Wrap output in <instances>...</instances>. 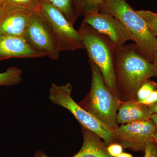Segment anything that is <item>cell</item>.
Wrapping results in <instances>:
<instances>
[{"instance_id":"obj_4","label":"cell","mask_w":157,"mask_h":157,"mask_svg":"<svg viewBox=\"0 0 157 157\" xmlns=\"http://www.w3.org/2000/svg\"><path fill=\"white\" fill-rule=\"evenodd\" d=\"M78 31L87 51L89 61L98 67L105 84L118 98L114 73L115 47L107 37L87 24L82 22Z\"/></svg>"},{"instance_id":"obj_5","label":"cell","mask_w":157,"mask_h":157,"mask_svg":"<svg viewBox=\"0 0 157 157\" xmlns=\"http://www.w3.org/2000/svg\"><path fill=\"white\" fill-rule=\"evenodd\" d=\"M72 86L70 83L58 86L52 83L49 91L48 98L52 103L68 109L81 124L94 132L104 141L107 146L117 143L114 131L82 108L73 100L72 97Z\"/></svg>"},{"instance_id":"obj_15","label":"cell","mask_w":157,"mask_h":157,"mask_svg":"<svg viewBox=\"0 0 157 157\" xmlns=\"http://www.w3.org/2000/svg\"><path fill=\"white\" fill-rule=\"evenodd\" d=\"M79 15L85 16L100 12L104 0H73Z\"/></svg>"},{"instance_id":"obj_14","label":"cell","mask_w":157,"mask_h":157,"mask_svg":"<svg viewBox=\"0 0 157 157\" xmlns=\"http://www.w3.org/2000/svg\"><path fill=\"white\" fill-rule=\"evenodd\" d=\"M61 11L67 20L74 25L79 16L73 0H45Z\"/></svg>"},{"instance_id":"obj_26","label":"cell","mask_w":157,"mask_h":157,"mask_svg":"<svg viewBox=\"0 0 157 157\" xmlns=\"http://www.w3.org/2000/svg\"><path fill=\"white\" fill-rule=\"evenodd\" d=\"M153 140L157 143V128L153 137Z\"/></svg>"},{"instance_id":"obj_2","label":"cell","mask_w":157,"mask_h":157,"mask_svg":"<svg viewBox=\"0 0 157 157\" xmlns=\"http://www.w3.org/2000/svg\"><path fill=\"white\" fill-rule=\"evenodd\" d=\"M100 12L120 21L131 34L132 40L145 58L153 63L157 56V39L149 31L146 22L126 0H104Z\"/></svg>"},{"instance_id":"obj_9","label":"cell","mask_w":157,"mask_h":157,"mask_svg":"<svg viewBox=\"0 0 157 157\" xmlns=\"http://www.w3.org/2000/svg\"><path fill=\"white\" fill-rule=\"evenodd\" d=\"M84 17L82 22L107 37L116 49L123 46L127 41L132 40L131 34L123 24L109 14L98 12Z\"/></svg>"},{"instance_id":"obj_6","label":"cell","mask_w":157,"mask_h":157,"mask_svg":"<svg viewBox=\"0 0 157 157\" xmlns=\"http://www.w3.org/2000/svg\"><path fill=\"white\" fill-rule=\"evenodd\" d=\"M39 12L45 18L55 36L62 51L85 48L78 31L58 9L45 0H41Z\"/></svg>"},{"instance_id":"obj_20","label":"cell","mask_w":157,"mask_h":157,"mask_svg":"<svg viewBox=\"0 0 157 157\" xmlns=\"http://www.w3.org/2000/svg\"><path fill=\"white\" fill-rule=\"evenodd\" d=\"M144 157H157V143L152 141L147 143Z\"/></svg>"},{"instance_id":"obj_28","label":"cell","mask_w":157,"mask_h":157,"mask_svg":"<svg viewBox=\"0 0 157 157\" xmlns=\"http://www.w3.org/2000/svg\"><path fill=\"white\" fill-rule=\"evenodd\" d=\"M3 5L2 3H0V14H1V11H2V9Z\"/></svg>"},{"instance_id":"obj_11","label":"cell","mask_w":157,"mask_h":157,"mask_svg":"<svg viewBox=\"0 0 157 157\" xmlns=\"http://www.w3.org/2000/svg\"><path fill=\"white\" fill-rule=\"evenodd\" d=\"M43 56L26 42L23 37L0 35V61L12 58H37Z\"/></svg>"},{"instance_id":"obj_21","label":"cell","mask_w":157,"mask_h":157,"mask_svg":"<svg viewBox=\"0 0 157 157\" xmlns=\"http://www.w3.org/2000/svg\"><path fill=\"white\" fill-rule=\"evenodd\" d=\"M107 150L110 155L117 157L123 152V147L118 143H113L107 146Z\"/></svg>"},{"instance_id":"obj_29","label":"cell","mask_w":157,"mask_h":157,"mask_svg":"<svg viewBox=\"0 0 157 157\" xmlns=\"http://www.w3.org/2000/svg\"><path fill=\"white\" fill-rule=\"evenodd\" d=\"M4 0H0V3H2L3 5V2H4Z\"/></svg>"},{"instance_id":"obj_18","label":"cell","mask_w":157,"mask_h":157,"mask_svg":"<svg viewBox=\"0 0 157 157\" xmlns=\"http://www.w3.org/2000/svg\"><path fill=\"white\" fill-rule=\"evenodd\" d=\"M8 4L23 7L33 12L40 10L41 0H4L3 4Z\"/></svg>"},{"instance_id":"obj_19","label":"cell","mask_w":157,"mask_h":157,"mask_svg":"<svg viewBox=\"0 0 157 157\" xmlns=\"http://www.w3.org/2000/svg\"><path fill=\"white\" fill-rule=\"evenodd\" d=\"M157 90V83L148 79L144 82L137 91V100L139 102L146 99L153 91Z\"/></svg>"},{"instance_id":"obj_12","label":"cell","mask_w":157,"mask_h":157,"mask_svg":"<svg viewBox=\"0 0 157 157\" xmlns=\"http://www.w3.org/2000/svg\"><path fill=\"white\" fill-rule=\"evenodd\" d=\"M83 135L82 147L79 151L72 157H113L107 151V146L97 134L81 126ZM36 157H50L43 153L37 154Z\"/></svg>"},{"instance_id":"obj_3","label":"cell","mask_w":157,"mask_h":157,"mask_svg":"<svg viewBox=\"0 0 157 157\" xmlns=\"http://www.w3.org/2000/svg\"><path fill=\"white\" fill-rule=\"evenodd\" d=\"M89 63L92 73L90 89L78 104L114 131L119 126L117 115L122 102L107 87L98 67L90 61Z\"/></svg>"},{"instance_id":"obj_8","label":"cell","mask_w":157,"mask_h":157,"mask_svg":"<svg viewBox=\"0 0 157 157\" xmlns=\"http://www.w3.org/2000/svg\"><path fill=\"white\" fill-rule=\"evenodd\" d=\"M157 128L151 119L124 124L114 130L116 140L124 148L144 151L147 143L152 141Z\"/></svg>"},{"instance_id":"obj_16","label":"cell","mask_w":157,"mask_h":157,"mask_svg":"<svg viewBox=\"0 0 157 157\" xmlns=\"http://www.w3.org/2000/svg\"><path fill=\"white\" fill-rule=\"evenodd\" d=\"M22 70L16 67H10L0 73V86H11L22 81Z\"/></svg>"},{"instance_id":"obj_25","label":"cell","mask_w":157,"mask_h":157,"mask_svg":"<svg viewBox=\"0 0 157 157\" xmlns=\"http://www.w3.org/2000/svg\"><path fill=\"white\" fill-rule=\"evenodd\" d=\"M117 157H133V156L131 154L122 152Z\"/></svg>"},{"instance_id":"obj_27","label":"cell","mask_w":157,"mask_h":157,"mask_svg":"<svg viewBox=\"0 0 157 157\" xmlns=\"http://www.w3.org/2000/svg\"><path fill=\"white\" fill-rule=\"evenodd\" d=\"M153 63L157 66V56L155 57V58L154 60L153 61Z\"/></svg>"},{"instance_id":"obj_22","label":"cell","mask_w":157,"mask_h":157,"mask_svg":"<svg viewBox=\"0 0 157 157\" xmlns=\"http://www.w3.org/2000/svg\"><path fill=\"white\" fill-rule=\"evenodd\" d=\"M157 102V90L153 91L149 96L140 103L148 106Z\"/></svg>"},{"instance_id":"obj_13","label":"cell","mask_w":157,"mask_h":157,"mask_svg":"<svg viewBox=\"0 0 157 157\" xmlns=\"http://www.w3.org/2000/svg\"><path fill=\"white\" fill-rule=\"evenodd\" d=\"M151 117L148 106L135 99L121 102L118 110L117 120L118 124H124L149 120Z\"/></svg>"},{"instance_id":"obj_23","label":"cell","mask_w":157,"mask_h":157,"mask_svg":"<svg viewBox=\"0 0 157 157\" xmlns=\"http://www.w3.org/2000/svg\"><path fill=\"white\" fill-rule=\"evenodd\" d=\"M149 111L151 115L157 113V102L148 106Z\"/></svg>"},{"instance_id":"obj_1","label":"cell","mask_w":157,"mask_h":157,"mask_svg":"<svg viewBox=\"0 0 157 157\" xmlns=\"http://www.w3.org/2000/svg\"><path fill=\"white\" fill-rule=\"evenodd\" d=\"M114 73L118 98L125 102L137 99L144 82L157 77V66L145 58L133 43L116 49Z\"/></svg>"},{"instance_id":"obj_17","label":"cell","mask_w":157,"mask_h":157,"mask_svg":"<svg viewBox=\"0 0 157 157\" xmlns=\"http://www.w3.org/2000/svg\"><path fill=\"white\" fill-rule=\"evenodd\" d=\"M146 22L150 33L155 37L157 36V13L148 10L137 11Z\"/></svg>"},{"instance_id":"obj_7","label":"cell","mask_w":157,"mask_h":157,"mask_svg":"<svg viewBox=\"0 0 157 157\" xmlns=\"http://www.w3.org/2000/svg\"><path fill=\"white\" fill-rule=\"evenodd\" d=\"M24 39L30 46L43 56L56 60L59 45L48 23L39 11L33 12Z\"/></svg>"},{"instance_id":"obj_10","label":"cell","mask_w":157,"mask_h":157,"mask_svg":"<svg viewBox=\"0 0 157 157\" xmlns=\"http://www.w3.org/2000/svg\"><path fill=\"white\" fill-rule=\"evenodd\" d=\"M33 14L23 7L3 4L0 14V35L23 37Z\"/></svg>"},{"instance_id":"obj_24","label":"cell","mask_w":157,"mask_h":157,"mask_svg":"<svg viewBox=\"0 0 157 157\" xmlns=\"http://www.w3.org/2000/svg\"><path fill=\"white\" fill-rule=\"evenodd\" d=\"M151 119L155 127L157 128V113L151 115Z\"/></svg>"}]
</instances>
